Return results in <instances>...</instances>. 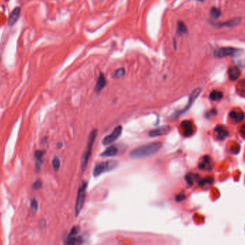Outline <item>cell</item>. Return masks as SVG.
<instances>
[{
    "instance_id": "obj_1",
    "label": "cell",
    "mask_w": 245,
    "mask_h": 245,
    "mask_svg": "<svg viewBox=\"0 0 245 245\" xmlns=\"http://www.w3.org/2000/svg\"><path fill=\"white\" fill-rule=\"evenodd\" d=\"M162 147V143L153 142L143 145L132 150L129 153V156L133 159H143L151 157L158 152Z\"/></svg>"
},
{
    "instance_id": "obj_2",
    "label": "cell",
    "mask_w": 245,
    "mask_h": 245,
    "mask_svg": "<svg viewBox=\"0 0 245 245\" xmlns=\"http://www.w3.org/2000/svg\"><path fill=\"white\" fill-rule=\"evenodd\" d=\"M96 136H97V130L94 129L91 131L90 135H89L87 147H86L85 152H84L83 156H82L81 168L83 171H85L86 169V168H87L88 163L90 158L91 153H92V151H92L93 144L95 143Z\"/></svg>"
},
{
    "instance_id": "obj_3",
    "label": "cell",
    "mask_w": 245,
    "mask_h": 245,
    "mask_svg": "<svg viewBox=\"0 0 245 245\" xmlns=\"http://www.w3.org/2000/svg\"><path fill=\"white\" fill-rule=\"evenodd\" d=\"M118 165V162L116 160H110L98 163V164H96L94 169H93V176L97 177L103 173L110 171L113 170L115 168H116Z\"/></svg>"
},
{
    "instance_id": "obj_4",
    "label": "cell",
    "mask_w": 245,
    "mask_h": 245,
    "mask_svg": "<svg viewBox=\"0 0 245 245\" xmlns=\"http://www.w3.org/2000/svg\"><path fill=\"white\" fill-rule=\"evenodd\" d=\"M86 188H87V183H86L85 181L82 182L80 188H79L78 196H77V199H76L75 216L79 215V214L80 213L82 209H83L84 201H85V199Z\"/></svg>"
},
{
    "instance_id": "obj_5",
    "label": "cell",
    "mask_w": 245,
    "mask_h": 245,
    "mask_svg": "<svg viewBox=\"0 0 245 245\" xmlns=\"http://www.w3.org/2000/svg\"><path fill=\"white\" fill-rule=\"evenodd\" d=\"M242 52V50L237 49L235 47H221L219 49L216 50L214 55L215 57L217 58H222V57H225L228 56H236Z\"/></svg>"
},
{
    "instance_id": "obj_6",
    "label": "cell",
    "mask_w": 245,
    "mask_h": 245,
    "mask_svg": "<svg viewBox=\"0 0 245 245\" xmlns=\"http://www.w3.org/2000/svg\"><path fill=\"white\" fill-rule=\"evenodd\" d=\"M122 131V128L121 126H118L116 127L115 129L113 130V131L110 135L105 136V138H103L102 141L103 145L108 146L110 144L115 142V141H116L117 139L121 136Z\"/></svg>"
},
{
    "instance_id": "obj_7",
    "label": "cell",
    "mask_w": 245,
    "mask_h": 245,
    "mask_svg": "<svg viewBox=\"0 0 245 245\" xmlns=\"http://www.w3.org/2000/svg\"><path fill=\"white\" fill-rule=\"evenodd\" d=\"M201 92V90L199 88L195 89V90H194L193 92L191 93L190 96H189V101H188V103H187V105H186V107H185L183 110H181V111L179 113V114L184 113L188 111V110L190 109V108L192 106L193 103L195 102L196 98H197L199 96V95H200Z\"/></svg>"
},
{
    "instance_id": "obj_8",
    "label": "cell",
    "mask_w": 245,
    "mask_h": 245,
    "mask_svg": "<svg viewBox=\"0 0 245 245\" xmlns=\"http://www.w3.org/2000/svg\"><path fill=\"white\" fill-rule=\"evenodd\" d=\"M181 128L184 136H191L194 133V125L190 121H184L181 124Z\"/></svg>"
},
{
    "instance_id": "obj_9",
    "label": "cell",
    "mask_w": 245,
    "mask_h": 245,
    "mask_svg": "<svg viewBox=\"0 0 245 245\" xmlns=\"http://www.w3.org/2000/svg\"><path fill=\"white\" fill-rule=\"evenodd\" d=\"M170 131V127L169 126H163L159 128L153 129L149 132V136L151 137H158L166 135Z\"/></svg>"
},
{
    "instance_id": "obj_10",
    "label": "cell",
    "mask_w": 245,
    "mask_h": 245,
    "mask_svg": "<svg viewBox=\"0 0 245 245\" xmlns=\"http://www.w3.org/2000/svg\"><path fill=\"white\" fill-rule=\"evenodd\" d=\"M45 152L44 151H36L35 153V169L36 170L40 171L43 163V156Z\"/></svg>"
},
{
    "instance_id": "obj_11",
    "label": "cell",
    "mask_w": 245,
    "mask_h": 245,
    "mask_svg": "<svg viewBox=\"0 0 245 245\" xmlns=\"http://www.w3.org/2000/svg\"><path fill=\"white\" fill-rule=\"evenodd\" d=\"M214 131L217 133V138L218 140H224L226 137H227L229 135V132L227 130L224 128V126H221V125L216 126Z\"/></svg>"
},
{
    "instance_id": "obj_12",
    "label": "cell",
    "mask_w": 245,
    "mask_h": 245,
    "mask_svg": "<svg viewBox=\"0 0 245 245\" xmlns=\"http://www.w3.org/2000/svg\"><path fill=\"white\" fill-rule=\"evenodd\" d=\"M242 19L240 17H235L233 18L232 20H230L229 21L225 22L224 23H220V24H217V26L218 27H234L236 26L239 25L240 22H241Z\"/></svg>"
},
{
    "instance_id": "obj_13",
    "label": "cell",
    "mask_w": 245,
    "mask_h": 245,
    "mask_svg": "<svg viewBox=\"0 0 245 245\" xmlns=\"http://www.w3.org/2000/svg\"><path fill=\"white\" fill-rule=\"evenodd\" d=\"M20 12H21V9L20 7H16V8L14 9L9 18L8 23L9 26H13L14 24L17 22V21L18 20L19 17H20Z\"/></svg>"
},
{
    "instance_id": "obj_14",
    "label": "cell",
    "mask_w": 245,
    "mask_h": 245,
    "mask_svg": "<svg viewBox=\"0 0 245 245\" xmlns=\"http://www.w3.org/2000/svg\"><path fill=\"white\" fill-rule=\"evenodd\" d=\"M240 75H241V72H240L239 69L237 67L233 66L229 68L228 70V75H229V78L230 80L235 81L239 78Z\"/></svg>"
},
{
    "instance_id": "obj_15",
    "label": "cell",
    "mask_w": 245,
    "mask_h": 245,
    "mask_svg": "<svg viewBox=\"0 0 245 245\" xmlns=\"http://www.w3.org/2000/svg\"><path fill=\"white\" fill-rule=\"evenodd\" d=\"M117 153H118V148L114 146H110L103 151V152L101 153V156L103 157H112V156H115Z\"/></svg>"
},
{
    "instance_id": "obj_16",
    "label": "cell",
    "mask_w": 245,
    "mask_h": 245,
    "mask_svg": "<svg viewBox=\"0 0 245 245\" xmlns=\"http://www.w3.org/2000/svg\"><path fill=\"white\" fill-rule=\"evenodd\" d=\"M229 117L231 118L232 119L234 120L235 122H242L244 119V112L242 111V110H240L239 112L234 111V110H233V111L230 112Z\"/></svg>"
},
{
    "instance_id": "obj_17",
    "label": "cell",
    "mask_w": 245,
    "mask_h": 245,
    "mask_svg": "<svg viewBox=\"0 0 245 245\" xmlns=\"http://www.w3.org/2000/svg\"><path fill=\"white\" fill-rule=\"evenodd\" d=\"M105 84H106V81H105V78L104 75H103V74H100L99 75V78H98V80H97V83H96V85H95V92L96 93H99L101 91L103 88L105 87Z\"/></svg>"
},
{
    "instance_id": "obj_18",
    "label": "cell",
    "mask_w": 245,
    "mask_h": 245,
    "mask_svg": "<svg viewBox=\"0 0 245 245\" xmlns=\"http://www.w3.org/2000/svg\"><path fill=\"white\" fill-rule=\"evenodd\" d=\"M83 239L81 237H69L67 242V245H81Z\"/></svg>"
},
{
    "instance_id": "obj_19",
    "label": "cell",
    "mask_w": 245,
    "mask_h": 245,
    "mask_svg": "<svg viewBox=\"0 0 245 245\" xmlns=\"http://www.w3.org/2000/svg\"><path fill=\"white\" fill-rule=\"evenodd\" d=\"M223 97V93L221 91L219 90H213L212 92L210 93L209 98L211 100L213 101H217V100H219Z\"/></svg>"
},
{
    "instance_id": "obj_20",
    "label": "cell",
    "mask_w": 245,
    "mask_h": 245,
    "mask_svg": "<svg viewBox=\"0 0 245 245\" xmlns=\"http://www.w3.org/2000/svg\"><path fill=\"white\" fill-rule=\"evenodd\" d=\"M187 32V29L186 25H184V22H179L178 23V27H177V33L179 35H182L184 33H186Z\"/></svg>"
},
{
    "instance_id": "obj_21",
    "label": "cell",
    "mask_w": 245,
    "mask_h": 245,
    "mask_svg": "<svg viewBox=\"0 0 245 245\" xmlns=\"http://www.w3.org/2000/svg\"><path fill=\"white\" fill-rule=\"evenodd\" d=\"M237 90L239 91V95L245 96V80H242L239 82L237 85Z\"/></svg>"
},
{
    "instance_id": "obj_22",
    "label": "cell",
    "mask_w": 245,
    "mask_h": 245,
    "mask_svg": "<svg viewBox=\"0 0 245 245\" xmlns=\"http://www.w3.org/2000/svg\"><path fill=\"white\" fill-rule=\"evenodd\" d=\"M210 15L213 19L216 20V19L219 17V16L221 15V12L217 7H212L210 12Z\"/></svg>"
},
{
    "instance_id": "obj_23",
    "label": "cell",
    "mask_w": 245,
    "mask_h": 245,
    "mask_svg": "<svg viewBox=\"0 0 245 245\" xmlns=\"http://www.w3.org/2000/svg\"><path fill=\"white\" fill-rule=\"evenodd\" d=\"M126 74V70L122 68L117 69L115 73H113V78H121L122 77H123Z\"/></svg>"
},
{
    "instance_id": "obj_24",
    "label": "cell",
    "mask_w": 245,
    "mask_h": 245,
    "mask_svg": "<svg viewBox=\"0 0 245 245\" xmlns=\"http://www.w3.org/2000/svg\"><path fill=\"white\" fill-rule=\"evenodd\" d=\"M52 164L55 171L58 170L60 166V161L59 158L57 156H55L52 161Z\"/></svg>"
},
{
    "instance_id": "obj_25",
    "label": "cell",
    "mask_w": 245,
    "mask_h": 245,
    "mask_svg": "<svg viewBox=\"0 0 245 245\" xmlns=\"http://www.w3.org/2000/svg\"><path fill=\"white\" fill-rule=\"evenodd\" d=\"M80 232V227H78V226H75V227H73L72 228L70 232L69 233V235H68V237H73V236H75L77 235Z\"/></svg>"
},
{
    "instance_id": "obj_26",
    "label": "cell",
    "mask_w": 245,
    "mask_h": 245,
    "mask_svg": "<svg viewBox=\"0 0 245 245\" xmlns=\"http://www.w3.org/2000/svg\"><path fill=\"white\" fill-rule=\"evenodd\" d=\"M30 207H31V209L33 211V212H36V211H37V209H38V203L36 199H32V201H31V204H30Z\"/></svg>"
},
{
    "instance_id": "obj_27",
    "label": "cell",
    "mask_w": 245,
    "mask_h": 245,
    "mask_svg": "<svg viewBox=\"0 0 245 245\" xmlns=\"http://www.w3.org/2000/svg\"><path fill=\"white\" fill-rule=\"evenodd\" d=\"M42 181H41L40 179H37L34 182V184H33L32 188L33 189H35V190H37V189H40L41 187H42Z\"/></svg>"
},
{
    "instance_id": "obj_28",
    "label": "cell",
    "mask_w": 245,
    "mask_h": 245,
    "mask_svg": "<svg viewBox=\"0 0 245 245\" xmlns=\"http://www.w3.org/2000/svg\"><path fill=\"white\" fill-rule=\"evenodd\" d=\"M194 179H195V175H194V174H187L186 176V180L187 183H188L189 184H190V185H191L192 184H193V181H194Z\"/></svg>"
},
{
    "instance_id": "obj_29",
    "label": "cell",
    "mask_w": 245,
    "mask_h": 245,
    "mask_svg": "<svg viewBox=\"0 0 245 245\" xmlns=\"http://www.w3.org/2000/svg\"><path fill=\"white\" fill-rule=\"evenodd\" d=\"M212 182H213V179H211V178H206V179L201 180V181H199V184H200L201 186H203V185L206 184H211Z\"/></svg>"
},
{
    "instance_id": "obj_30",
    "label": "cell",
    "mask_w": 245,
    "mask_h": 245,
    "mask_svg": "<svg viewBox=\"0 0 245 245\" xmlns=\"http://www.w3.org/2000/svg\"><path fill=\"white\" fill-rule=\"evenodd\" d=\"M185 199H186V196H185L184 194H179V195L176 196V201H184Z\"/></svg>"
},
{
    "instance_id": "obj_31",
    "label": "cell",
    "mask_w": 245,
    "mask_h": 245,
    "mask_svg": "<svg viewBox=\"0 0 245 245\" xmlns=\"http://www.w3.org/2000/svg\"><path fill=\"white\" fill-rule=\"evenodd\" d=\"M239 148H240L239 146L238 145V144H236V146H234H234H232V152H233V153H238V152H239Z\"/></svg>"
},
{
    "instance_id": "obj_32",
    "label": "cell",
    "mask_w": 245,
    "mask_h": 245,
    "mask_svg": "<svg viewBox=\"0 0 245 245\" xmlns=\"http://www.w3.org/2000/svg\"><path fill=\"white\" fill-rule=\"evenodd\" d=\"M239 132H240V134H241V136L243 137V138H245V124H243L241 126Z\"/></svg>"
},
{
    "instance_id": "obj_33",
    "label": "cell",
    "mask_w": 245,
    "mask_h": 245,
    "mask_svg": "<svg viewBox=\"0 0 245 245\" xmlns=\"http://www.w3.org/2000/svg\"><path fill=\"white\" fill-rule=\"evenodd\" d=\"M237 64H238L240 67H242V68H245V60H239L238 62H237Z\"/></svg>"
},
{
    "instance_id": "obj_34",
    "label": "cell",
    "mask_w": 245,
    "mask_h": 245,
    "mask_svg": "<svg viewBox=\"0 0 245 245\" xmlns=\"http://www.w3.org/2000/svg\"><path fill=\"white\" fill-rule=\"evenodd\" d=\"M4 1H7H7H9V0H4Z\"/></svg>"
}]
</instances>
